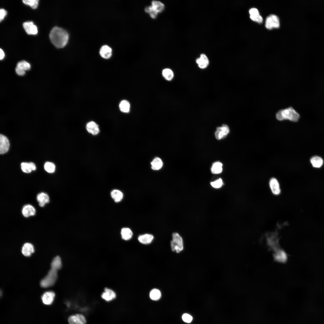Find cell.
I'll use <instances>...</instances> for the list:
<instances>
[{
	"instance_id": "9a60e30c",
	"label": "cell",
	"mask_w": 324,
	"mask_h": 324,
	"mask_svg": "<svg viewBox=\"0 0 324 324\" xmlns=\"http://www.w3.org/2000/svg\"><path fill=\"white\" fill-rule=\"evenodd\" d=\"M250 18L253 21L257 22L259 23H261L263 21V19L259 13L258 10L256 8H253L250 9L249 11Z\"/></svg>"
},
{
	"instance_id": "74e56055",
	"label": "cell",
	"mask_w": 324,
	"mask_h": 324,
	"mask_svg": "<svg viewBox=\"0 0 324 324\" xmlns=\"http://www.w3.org/2000/svg\"><path fill=\"white\" fill-rule=\"evenodd\" d=\"M15 71L17 74L19 76H22L25 74V71L16 67L15 68Z\"/></svg>"
},
{
	"instance_id": "7402d4cb",
	"label": "cell",
	"mask_w": 324,
	"mask_h": 324,
	"mask_svg": "<svg viewBox=\"0 0 324 324\" xmlns=\"http://www.w3.org/2000/svg\"><path fill=\"white\" fill-rule=\"evenodd\" d=\"M121 234L122 239L125 240H130L133 235L131 230L127 227L122 228L121 230Z\"/></svg>"
},
{
	"instance_id": "52a82bcc",
	"label": "cell",
	"mask_w": 324,
	"mask_h": 324,
	"mask_svg": "<svg viewBox=\"0 0 324 324\" xmlns=\"http://www.w3.org/2000/svg\"><path fill=\"white\" fill-rule=\"evenodd\" d=\"M229 128L226 124H224L222 126L218 127L215 133L216 139L221 140L225 137L229 133Z\"/></svg>"
},
{
	"instance_id": "e0dca14e",
	"label": "cell",
	"mask_w": 324,
	"mask_h": 324,
	"mask_svg": "<svg viewBox=\"0 0 324 324\" xmlns=\"http://www.w3.org/2000/svg\"><path fill=\"white\" fill-rule=\"evenodd\" d=\"M310 162L312 166L316 168L321 167L324 163L323 159L317 155L312 157L310 159Z\"/></svg>"
},
{
	"instance_id": "d6a6232c",
	"label": "cell",
	"mask_w": 324,
	"mask_h": 324,
	"mask_svg": "<svg viewBox=\"0 0 324 324\" xmlns=\"http://www.w3.org/2000/svg\"><path fill=\"white\" fill-rule=\"evenodd\" d=\"M16 67L19 68L25 71L28 70L31 68L30 64L27 62L22 60L18 62Z\"/></svg>"
},
{
	"instance_id": "f546056e",
	"label": "cell",
	"mask_w": 324,
	"mask_h": 324,
	"mask_svg": "<svg viewBox=\"0 0 324 324\" xmlns=\"http://www.w3.org/2000/svg\"><path fill=\"white\" fill-rule=\"evenodd\" d=\"M149 295L150 298L152 300H157L160 298L161 293L159 290L154 289L150 291Z\"/></svg>"
},
{
	"instance_id": "d6986e66",
	"label": "cell",
	"mask_w": 324,
	"mask_h": 324,
	"mask_svg": "<svg viewBox=\"0 0 324 324\" xmlns=\"http://www.w3.org/2000/svg\"><path fill=\"white\" fill-rule=\"evenodd\" d=\"M154 238L153 236L150 234H145L139 236L138 239L139 241L143 244H148L151 243Z\"/></svg>"
},
{
	"instance_id": "5bb4252c",
	"label": "cell",
	"mask_w": 324,
	"mask_h": 324,
	"mask_svg": "<svg viewBox=\"0 0 324 324\" xmlns=\"http://www.w3.org/2000/svg\"><path fill=\"white\" fill-rule=\"evenodd\" d=\"M101 297L106 301L109 302L115 299L116 297L115 292L111 289L106 288L101 295Z\"/></svg>"
},
{
	"instance_id": "44dd1931",
	"label": "cell",
	"mask_w": 324,
	"mask_h": 324,
	"mask_svg": "<svg viewBox=\"0 0 324 324\" xmlns=\"http://www.w3.org/2000/svg\"><path fill=\"white\" fill-rule=\"evenodd\" d=\"M34 246L31 243H26L23 245L22 248V253L25 256H30L34 252Z\"/></svg>"
},
{
	"instance_id": "d590c367",
	"label": "cell",
	"mask_w": 324,
	"mask_h": 324,
	"mask_svg": "<svg viewBox=\"0 0 324 324\" xmlns=\"http://www.w3.org/2000/svg\"><path fill=\"white\" fill-rule=\"evenodd\" d=\"M211 186L214 188H220L223 184V182L221 178L211 182Z\"/></svg>"
},
{
	"instance_id": "f1b7e54d",
	"label": "cell",
	"mask_w": 324,
	"mask_h": 324,
	"mask_svg": "<svg viewBox=\"0 0 324 324\" xmlns=\"http://www.w3.org/2000/svg\"><path fill=\"white\" fill-rule=\"evenodd\" d=\"M152 6L158 13L162 12L164 10V5L160 1H153L152 2Z\"/></svg>"
},
{
	"instance_id": "30bf717a",
	"label": "cell",
	"mask_w": 324,
	"mask_h": 324,
	"mask_svg": "<svg viewBox=\"0 0 324 324\" xmlns=\"http://www.w3.org/2000/svg\"><path fill=\"white\" fill-rule=\"evenodd\" d=\"M55 294L52 291H47L44 293L41 297L43 303L46 305H50L53 302Z\"/></svg>"
},
{
	"instance_id": "4316f807",
	"label": "cell",
	"mask_w": 324,
	"mask_h": 324,
	"mask_svg": "<svg viewBox=\"0 0 324 324\" xmlns=\"http://www.w3.org/2000/svg\"><path fill=\"white\" fill-rule=\"evenodd\" d=\"M51 268L58 270L62 267V262L61 258L58 256L55 257L53 260L51 265Z\"/></svg>"
},
{
	"instance_id": "8fae6325",
	"label": "cell",
	"mask_w": 324,
	"mask_h": 324,
	"mask_svg": "<svg viewBox=\"0 0 324 324\" xmlns=\"http://www.w3.org/2000/svg\"><path fill=\"white\" fill-rule=\"evenodd\" d=\"M196 62L199 67L201 69L206 68L208 65L209 61L207 56L204 54H202L200 57L196 59Z\"/></svg>"
},
{
	"instance_id": "5b68a950",
	"label": "cell",
	"mask_w": 324,
	"mask_h": 324,
	"mask_svg": "<svg viewBox=\"0 0 324 324\" xmlns=\"http://www.w3.org/2000/svg\"><path fill=\"white\" fill-rule=\"evenodd\" d=\"M265 26L268 29L278 28L280 26V22L278 17L274 14L268 16L266 20Z\"/></svg>"
},
{
	"instance_id": "d4e9b609",
	"label": "cell",
	"mask_w": 324,
	"mask_h": 324,
	"mask_svg": "<svg viewBox=\"0 0 324 324\" xmlns=\"http://www.w3.org/2000/svg\"><path fill=\"white\" fill-rule=\"evenodd\" d=\"M111 195L112 197L116 202L121 201L123 196L122 193L118 190H113L111 192Z\"/></svg>"
},
{
	"instance_id": "3957f363",
	"label": "cell",
	"mask_w": 324,
	"mask_h": 324,
	"mask_svg": "<svg viewBox=\"0 0 324 324\" xmlns=\"http://www.w3.org/2000/svg\"><path fill=\"white\" fill-rule=\"evenodd\" d=\"M57 271L51 268L46 276L41 280V286L43 288H47L53 286L57 278Z\"/></svg>"
},
{
	"instance_id": "4dcf8cb0",
	"label": "cell",
	"mask_w": 324,
	"mask_h": 324,
	"mask_svg": "<svg viewBox=\"0 0 324 324\" xmlns=\"http://www.w3.org/2000/svg\"><path fill=\"white\" fill-rule=\"evenodd\" d=\"M162 75L165 79L168 81L171 80L174 77V73L172 70L166 68L163 70Z\"/></svg>"
},
{
	"instance_id": "4fadbf2b",
	"label": "cell",
	"mask_w": 324,
	"mask_h": 324,
	"mask_svg": "<svg viewBox=\"0 0 324 324\" xmlns=\"http://www.w3.org/2000/svg\"><path fill=\"white\" fill-rule=\"evenodd\" d=\"M269 186L272 193L275 195H278L280 192L279 183L277 180L274 178L271 179L269 182Z\"/></svg>"
},
{
	"instance_id": "ba28073f",
	"label": "cell",
	"mask_w": 324,
	"mask_h": 324,
	"mask_svg": "<svg viewBox=\"0 0 324 324\" xmlns=\"http://www.w3.org/2000/svg\"><path fill=\"white\" fill-rule=\"evenodd\" d=\"M10 146L9 141L7 138L4 135L1 134L0 135V153L3 154L6 153L8 151Z\"/></svg>"
},
{
	"instance_id": "2e32d148",
	"label": "cell",
	"mask_w": 324,
	"mask_h": 324,
	"mask_svg": "<svg viewBox=\"0 0 324 324\" xmlns=\"http://www.w3.org/2000/svg\"><path fill=\"white\" fill-rule=\"evenodd\" d=\"M22 213L24 217L27 218L34 215L36 213V210L31 205L27 204L23 206L22 210Z\"/></svg>"
},
{
	"instance_id": "ac0fdd59",
	"label": "cell",
	"mask_w": 324,
	"mask_h": 324,
	"mask_svg": "<svg viewBox=\"0 0 324 324\" xmlns=\"http://www.w3.org/2000/svg\"><path fill=\"white\" fill-rule=\"evenodd\" d=\"M37 199L40 207L44 206L46 204L49 202V197L46 193L41 192L38 194L37 196Z\"/></svg>"
},
{
	"instance_id": "7c38bea8",
	"label": "cell",
	"mask_w": 324,
	"mask_h": 324,
	"mask_svg": "<svg viewBox=\"0 0 324 324\" xmlns=\"http://www.w3.org/2000/svg\"><path fill=\"white\" fill-rule=\"evenodd\" d=\"M86 128L87 131L93 135L98 134L100 131L98 125L93 121L88 122L86 125Z\"/></svg>"
},
{
	"instance_id": "8d00e7d4",
	"label": "cell",
	"mask_w": 324,
	"mask_h": 324,
	"mask_svg": "<svg viewBox=\"0 0 324 324\" xmlns=\"http://www.w3.org/2000/svg\"><path fill=\"white\" fill-rule=\"evenodd\" d=\"M182 319L184 322L187 323L190 322L192 320V317L190 315L187 314H184L182 316Z\"/></svg>"
},
{
	"instance_id": "f35d334b",
	"label": "cell",
	"mask_w": 324,
	"mask_h": 324,
	"mask_svg": "<svg viewBox=\"0 0 324 324\" xmlns=\"http://www.w3.org/2000/svg\"><path fill=\"white\" fill-rule=\"evenodd\" d=\"M7 14L6 11L3 9L0 10V20L1 21Z\"/></svg>"
},
{
	"instance_id": "7a4b0ae2",
	"label": "cell",
	"mask_w": 324,
	"mask_h": 324,
	"mask_svg": "<svg viewBox=\"0 0 324 324\" xmlns=\"http://www.w3.org/2000/svg\"><path fill=\"white\" fill-rule=\"evenodd\" d=\"M276 116L279 121L289 120L295 122L298 121L300 118L299 114L291 107L279 110L276 113Z\"/></svg>"
},
{
	"instance_id": "9c48e42d",
	"label": "cell",
	"mask_w": 324,
	"mask_h": 324,
	"mask_svg": "<svg viewBox=\"0 0 324 324\" xmlns=\"http://www.w3.org/2000/svg\"><path fill=\"white\" fill-rule=\"evenodd\" d=\"M23 26L26 32L28 34H36L38 33L37 26L31 21L24 22Z\"/></svg>"
},
{
	"instance_id": "277c9868",
	"label": "cell",
	"mask_w": 324,
	"mask_h": 324,
	"mask_svg": "<svg viewBox=\"0 0 324 324\" xmlns=\"http://www.w3.org/2000/svg\"><path fill=\"white\" fill-rule=\"evenodd\" d=\"M172 239L170 245L172 250L179 253L184 249V244L182 237L177 232H174L172 235Z\"/></svg>"
},
{
	"instance_id": "ab89813d",
	"label": "cell",
	"mask_w": 324,
	"mask_h": 324,
	"mask_svg": "<svg viewBox=\"0 0 324 324\" xmlns=\"http://www.w3.org/2000/svg\"><path fill=\"white\" fill-rule=\"evenodd\" d=\"M0 60H2L4 58V54L3 50L1 49H0Z\"/></svg>"
},
{
	"instance_id": "836d02e7",
	"label": "cell",
	"mask_w": 324,
	"mask_h": 324,
	"mask_svg": "<svg viewBox=\"0 0 324 324\" xmlns=\"http://www.w3.org/2000/svg\"><path fill=\"white\" fill-rule=\"evenodd\" d=\"M44 168L45 170L47 172L52 173L55 171V166L52 163L47 162L44 164Z\"/></svg>"
},
{
	"instance_id": "cb8c5ba5",
	"label": "cell",
	"mask_w": 324,
	"mask_h": 324,
	"mask_svg": "<svg viewBox=\"0 0 324 324\" xmlns=\"http://www.w3.org/2000/svg\"><path fill=\"white\" fill-rule=\"evenodd\" d=\"M152 169L155 170L160 169L163 165V162L160 158L156 157L151 162Z\"/></svg>"
},
{
	"instance_id": "6da1fadb",
	"label": "cell",
	"mask_w": 324,
	"mask_h": 324,
	"mask_svg": "<svg viewBox=\"0 0 324 324\" xmlns=\"http://www.w3.org/2000/svg\"><path fill=\"white\" fill-rule=\"evenodd\" d=\"M49 37L52 43L57 48L64 47L67 44L69 35L64 29L55 27L51 30Z\"/></svg>"
},
{
	"instance_id": "8992f818",
	"label": "cell",
	"mask_w": 324,
	"mask_h": 324,
	"mask_svg": "<svg viewBox=\"0 0 324 324\" xmlns=\"http://www.w3.org/2000/svg\"><path fill=\"white\" fill-rule=\"evenodd\" d=\"M68 322L69 324H86V321L83 315L76 314L69 317Z\"/></svg>"
},
{
	"instance_id": "1f68e13d",
	"label": "cell",
	"mask_w": 324,
	"mask_h": 324,
	"mask_svg": "<svg viewBox=\"0 0 324 324\" xmlns=\"http://www.w3.org/2000/svg\"><path fill=\"white\" fill-rule=\"evenodd\" d=\"M145 10L146 13L149 14L152 18L155 19L157 17L158 13L153 8L152 5L146 7Z\"/></svg>"
},
{
	"instance_id": "484cf974",
	"label": "cell",
	"mask_w": 324,
	"mask_h": 324,
	"mask_svg": "<svg viewBox=\"0 0 324 324\" xmlns=\"http://www.w3.org/2000/svg\"><path fill=\"white\" fill-rule=\"evenodd\" d=\"M119 108L120 111L122 112L128 113L130 110V104L127 100H122L119 104Z\"/></svg>"
},
{
	"instance_id": "603a6c76",
	"label": "cell",
	"mask_w": 324,
	"mask_h": 324,
	"mask_svg": "<svg viewBox=\"0 0 324 324\" xmlns=\"http://www.w3.org/2000/svg\"><path fill=\"white\" fill-rule=\"evenodd\" d=\"M21 168L23 172L28 173L31 172L32 170H35L36 167L34 164L32 162H23L21 164Z\"/></svg>"
},
{
	"instance_id": "e575fe53",
	"label": "cell",
	"mask_w": 324,
	"mask_h": 324,
	"mask_svg": "<svg viewBox=\"0 0 324 324\" xmlns=\"http://www.w3.org/2000/svg\"><path fill=\"white\" fill-rule=\"evenodd\" d=\"M22 2L25 4L29 5L33 9L36 8L38 4V0H23Z\"/></svg>"
},
{
	"instance_id": "83f0119b",
	"label": "cell",
	"mask_w": 324,
	"mask_h": 324,
	"mask_svg": "<svg viewBox=\"0 0 324 324\" xmlns=\"http://www.w3.org/2000/svg\"><path fill=\"white\" fill-rule=\"evenodd\" d=\"M222 164L219 162L214 163L211 168L212 172L214 174L220 173L222 171Z\"/></svg>"
},
{
	"instance_id": "ffe728a7",
	"label": "cell",
	"mask_w": 324,
	"mask_h": 324,
	"mask_svg": "<svg viewBox=\"0 0 324 324\" xmlns=\"http://www.w3.org/2000/svg\"><path fill=\"white\" fill-rule=\"evenodd\" d=\"M100 56L104 58H109L112 55V50L108 46L104 45L100 49Z\"/></svg>"
}]
</instances>
